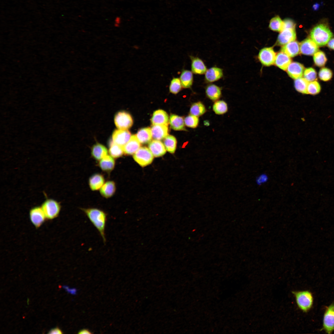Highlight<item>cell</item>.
<instances>
[{
    "label": "cell",
    "mask_w": 334,
    "mask_h": 334,
    "mask_svg": "<svg viewBox=\"0 0 334 334\" xmlns=\"http://www.w3.org/2000/svg\"><path fill=\"white\" fill-rule=\"evenodd\" d=\"M136 135L139 141L142 144L149 143L152 138L151 130L149 127L140 129Z\"/></svg>",
    "instance_id": "f1b7e54d"
},
{
    "label": "cell",
    "mask_w": 334,
    "mask_h": 334,
    "mask_svg": "<svg viewBox=\"0 0 334 334\" xmlns=\"http://www.w3.org/2000/svg\"><path fill=\"white\" fill-rule=\"evenodd\" d=\"M320 90V86L317 81H314L308 83L307 87V94L315 95L318 94Z\"/></svg>",
    "instance_id": "74e56055"
},
{
    "label": "cell",
    "mask_w": 334,
    "mask_h": 334,
    "mask_svg": "<svg viewBox=\"0 0 334 334\" xmlns=\"http://www.w3.org/2000/svg\"><path fill=\"white\" fill-rule=\"evenodd\" d=\"M169 122L171 128L174 130H186L184 120L182 117L172 114L170 117Z\"/></svg>",
    "instance_id": "7402d4cb"
},
{
    "label": "cell",
    "mask_w": 334,
    "mask_h": 334,
    "mask_svg": "<svg viewBox=\"0 0 334 334\" xmlns=\"http://www.w3.org/2000/svg\"><path fill=\"white\" fill-rule=\"evenodd\" d=\"M289 76L293 79H297L303 76L304 67L301 64L296 62H291L287 69Z\"/></svg>",
    "instance_id": "4fadbf2b"
},
{
    "label": "cell",
    "mask_w": 334,
    "mask_h": 334,
    "mask_svg": "<svg viewBox=\"0 0 334 334\" xmlns=\"http://www.w3.org/2000/svg\"><path fill=\"white\" fill-rule=\"evenodd\" d=\"M281 51L290 57H295L300 52V45L297 41H292L283 45Z\"/></svg>",
    "instance_id": "ffe728a7"
},
{
    "label": "cell",
    "mask_w": 334,
    "mask_h": 334,
    "mask_svg": "<svg viewBox=\"0 0 334 334\" xmlns=\"http://www.w3.org/2000/svg\"><path fill=\"white\" fill-rule=\"evenodd\" d=\"M192 72L195 74L202 75L206 72L207 69L203 61L198 57L190 56Z\"/></svg>",
    "instance_id": "ac0fdd59"
},
{
    "label": "cell",
    "mask_w": 334,
    "mask_h": 334,
    "mask_svg": "<svg viewBox=\"0 0 334 334\" xmlns=\"http://www.w3.org/2000/svg\"><path fill=\"white\" fill-rule=\"evenodd\" d=\"M310 36L318 46H323L331 39L332 33L326 25L321 24L316 25L312 29Z\"/></svg>",
    "instance_id": "7a4b0ae2"
},
{
    "label": "cell",
    "mask_w": 334,
    "mask_h": 334,
    "mask_svg": "<svg viewBox=\"0 0 334 334\" xmlns=\"http://www.w3.org/2000/svg\"><path fill=\"white\" fill-rule=\"evenodd\" d=\"M169 116L165 111L159 109L154 111L151 118V122L153 125H165L168 126L169 123Z\"/></svg>",
    "instance_id": "5bb4252c"
},
{
    "label": "cell",
    "mask_w": 334,
    "mask_h": 334,
    "mask_svg": "<svg viewBox=\"0 0 334 334\" xmlns=\"http://www.w3.org/2000/svg\"><path fill=\"white\" fill-rule=\"evenodd\" d=\"M29 216L31 223L36 229L40 228L47 219L41 206H35L31 208Z\"/></svg>",
    "instance_id": "ba28073f"
},
{
    "label": "cell",
    "mask_w": 334,
    "mask_h": 334,
    "mask_svg": "<svg viewBox=\"0 0 334 334\" xmlns=\"http://www.w3.org/2000/svg\"><path fill=\"white\" fill-rule=\"evenodd\" d=\"M300 52L302 54L312 55L318 51V45L312 39L308 38L303 41L300 45Z\"/></svg>",
    "instance_id": "7c38bea8"
},
{
    "label": "cell",
    "mask_w": 334,
    "mask_h": 334,
    "mask_svg": "<svg viewBox=\"0 0 334 334\" xmlns=\"http://www.w3.org/2000/svg\"><path fill=\"white\" fill-rule=\"evenodd\" d=\"M49 334H62V331L58 328H56L51 329L49 332Z\"/></svg>",
    "instance_id": "ee69618b"
},
{
    "label": "cell",
    "mask_w": 334,
    "mask_h": 334,
    "mask_svg": "<svg viewBox=\"0 0 334 334\" xmlns=\"http://www.w3.org/2000/svg\"><path fill=\"white\" fill-rule=\"evenodd\" d=\"M151 130L152 138L155 140H162L168 135V128L167 125H153Z\"/></svg>",
    "instance_id": "e0dca14e"
},
{
    "label": "cell",
    "mask_w": 334,
    "mask_h": 334,
    "mask_svg": "<svg viewBox=\"0 0 334 334\" xmlns=\"http://www.w3.org/2000/svg\"><path fill=\"white\" fill-rule=\"evenodd\" d=\"M116 189V185L113 181H108L105 183L100 189V193L103 197L109 198L114 195Z\"/></svg>",
    "instance_id": "cb8c5ba5"
},
{
    "label": "cell",
    "mask_w": 334,
    "mask_h": 334,
    "mask_svg": "<svg viewBox=\"0 0 334 334\" xmlns=\"http://www.w3.org/2000/svg\"><path fill=\"white\" fill-rule=\"evenodd\" d=\"M319 5L317 3L315 4L313 6V8L314 9V10H317L319 8Z\"/></svg>",
    "instance_id": "7dc6e473"
},
{
    "label": "cell",
    "mask_w": 334,
    "mask_h": 334,
    "mask_svg": "<svg viewBox=\"0 0 334 334\" xmlns=\"http://www.w3.org/2000/svg\"><path fill=\"white\" fill-rule=\"evenodd\" d=\"M123 147L114 143L113 141L110 143L109 153L113 158L121 157L124 153Z\"/></svg>",
    "instance_id": "1f68e13d"
},
{
    "label": "cell",
    "mask_w": 334,
    "mask_h": 334,
    "mask_svg": "<svg viewBox=\"0 0 334 334\" xmlns=\"http://www.w3.org/2000/svg\"><path fill=\"white\" fill-rule=\"evenodd\" d=\"M205 92L208 97L214 101L219 99L221 94V88L212 84H209L207 86Z\"/></svg>",
    "instance_id": "83f0119b"
},
{
    "label": "cell",
    "mask_w": 334,
    "mask_h": 334,
    "mask_svg": "<svg viewBox=\"0 0 334 334\" xmlns=\"http://www.w3.org/2000/svg\"><path fill=\"white\" fill-rule=\"evenodd\" d=\"M294 295L297 304L299 308L304 312L308 311L312 307L314 299L312 293L308 290L294 291Z\"/></svg>",
    "instance_id": "3957f363"
},
{
    "label": "cell",
    "mask_w": 334,
    "mask_h": 334,
    "mask_svg": "<svg viewBox=\"0 0 334 334\" xmlns=\"http://www.w3.org/2000/svg\"><path fill=\"white\" fill-rule=\"evenodd\" d=\"M182 87L180 78L173 77L170 81L169 90L170 92L177 94L181 89Z\"/></svg>",
    "instance_id": "d590c367"
},
{
    "label": "cell",
    "mask_w": 334,
    "mask_h": 334,
    "mask_svg": "<svg viewBox=\"0 0 334 334\" xmlns=\"http://www.w3.org/2000/svg\"><path fill=\"white\" fill-rule=\"evenodd\" d=\"M296 37L295 28H284L278 35L277 43L280 45H284L290 42L295 41Z\"/></svg>",
    "instance_id": "8fae6325"
},
{
    "label": "cell",
    "mask_w": 334,
    "mask_h": 334,
    "mask_svg": "<svg viewBox=\"0 0 334 334\" xmlns=\"http://www.w3.org/2000/svg\"><path fill=\"white\" fill-rule=\"evenodd\" d=\"M148 147L154 156L156 157L162 156L166 152L164 145L159 140L154 139L151 141L149 143Z\"/></svg>",
    "instance_id": "2e32d148"
},
{
    "label": "cell",
    "mask_w": 334,
    "mask_h": 334,
    "mask_svg": "<svg viewBox=\"0 0 334 334\" xmlns=\"http://www.w3.org/2000/svg\"><path fill=\"white\" fill-rule=\"evenodd\" d=\"M309 82L304 78H300L295 79L294 87L297 91L303 94H307V87Z\"/></svg>",
    "instance_id": "836d02e7"
},
{
    "label": "cell",
    "mask_w": 334,
    "mask_h": 334,
    "mask_svg": "<svg viewBox=\"0 0 334 334\" xmlns=\"http://www.w3.org/2000/svg\"><path fill=\"white\" fill-rule=\"evenodd\" d=\"M332 71L327 68H322L320 70L319 73L320 79L325 81L330 80L332 78Z\"/></svg>",
    "instance_id": "60d3db41"
},
{
    "label": "cell",
    "mask_w": 334,
    "mask_h": 334,
    "mask_svg": "<svg viewBox=\"0 0 334 334\" xmlns=\"http://www.w3.org/2000/svg\"><path fill=\"white\" fill-rule=\"evenodd\" d=\"M313 59L315 64L319 67L323 66L327 61L324 53L321 51L317 52L314 54Z\"/></svg>",
    "instance_id": "8d00e7d4"
},
{
    "label": "cell",
    "mask_w": 334,
    "mask_h": 334,
    "mask_svg": "<svg viewBox=\"0 0 334 334\" xmlns=\"http://www.w3.org/2000/svg\"><path fill=\"white\" fill-rule=\"evenodd\" d=\"M131 136L130 132L127 130L116 129L112 134V141L123 147L128 141Z\"/></svg>",
    "instance_id": "30bf717a"
},
{
    "label": "cell",
    "mask_w": 334,
    "mask_h": 334,
    "mask_svg": "<svg viewBox=\"0 0 334 334\" xmlns=\"http://www.w3.org/2000/svg\"><path fill=\"white\" fill-rule=\"evenodd\" d=\"M323 330L328 334H331L334 331V303L327 306L323 318Z\"/></svg>",
    "instance_id": "8992f818"
},
{
    "label": "cell",
    "mask_w": 334,
    "mask_h": 334,
    "mask_svg": "<svg viewBox=\"0 0 334 334\" xmlns=\"http://www.w3.org/2000/svg\"><path fill=\"white\" fill-rule=\"evenodd\" d=\"M184 122L185 125L187 127L195 128L198 125L199 118L191 114L190 115L185 118Z\"/></svg>",
    "instance_id": "f35d334b"
},
{
    "label": "cell",
    "mask_w": 334,
    "mask_h": 334,
    "mask_svg": "<svg viewBox=\"0 0 334 334\" xmlns=\"http://www.w3.org/2000/svg\"><path fill=\"white\" fill-rule=\"evenodd\" d=\"M140 143L136 135H131L128 141L123 147L124 153L128 155L134 154L140 148Z\"/></svg>",
    "instance_id": "9a60e30c"
},
{
    "label": "cell",
    "mask_w": 334,
    "mask_h": 334,
    "mask_svg": "<svg viewBox=\"0 0 334 334\" xmlns=\"http://www.w3.org/2000/svg\"><path fill=\"white\" fill-rule=\"evenodd\" d=\"M213 110L216 114H223L226 113L228 110L227 103L223 101H217L213 105Z\"/></svg>",
    "instance_id": "e575fe53"
},
{
    "label": "cell",
    "mask_w": 334,
    "mask_h": 334,
    "mask_svg": "<svg viewBox=\"0 0 334 334\" xmlns=\"http://www.w3.org/2000/svg\"><path fill=\"white\" fill-rule=\"evenodd\" d=\"M276 54L272 47L264 48L260 51L258 58L263 65L270 66L275 62Z\"/></svg>",
    "instance_id": "9c48e42d"
},
{
    "label": "cell",
    "mask_w": 334,
    "mask_h": 334,
    "mask_svg": "<svg viewBox=\"0 0 334 334\" xmlns=\"http://www.w3.org/2000/svg\"><path fill=\"white\" fill-rule=\"evenodd\" d=\"M304 78L308 82L315 81L317 77V73L315 70L312 68L306 69L303 73Z\"/></svg>",
    "instance_id": "ab89813d"
},
{
    "label": "cell",
    "mask_w": 334,
    "mask_h": 334,
    "mask_svg": "<svg viewBox=\"0 0 334 334\" xmlns=\"http://www.w3.org/2000/svg\"><path fill=\"white\" fill-rule=\"evenodd\" d=\"M91 222L96 228L104 243L106 242L105 229L107 214L103 211L96 208H81Z\"/></svg>",
    "instance_id": "6da1fadb"
},
{
    "label": "cell",
    "mask_w": 334,
    "mask_h": 334,
    "mask_svg": "<svg viewBox=\"0 0 334 334\" xmlns=\"http://www.w3.org/2000/svg\"><path fill=\"white\" fill-rule=\"evenodd\" d=\"M268 179V175L265 173H263L256 177L255 180V182L258 185L261 186L266 183Z\"/></svg>",
    "instance_id": "b9f144b4"
},
{
    "label": "cell",
    "mask_w": 334,
    "mask_h": 334,
    "mask_svg": "<svg viewBox=\"0 0 334 334\" xmlns=\"http://www.w3.org/2000/svg\"><path fill=\"white\" fill-rule=\"evenodd\" d=\"M99 161V166L104 171L109 172L114 168L115 162L113 158L111 156L107 155Z\"/></svg>",
    "instance_id": "4316f807"
},
{
    "label": "cell",
    "mask_w": 334,
    "mask_h": 334,
    "mask_svg": "<svg viewBox=\"0 0 334 334\" xmlns=\"http://www.w3.org/2000/svg\"><path fill=\"white\" fill-rule=\"evenodd\" d=\"M79 334H91L92 333L90 332L87 329H83L80 331L79 332Z\"/></svg>",
    "instance_id": "bcb514c9"
},
{
    "label": "cell",
    "mask_w": 334,
    "mask_h": 334,
    "mask_svg": "<svg viewBox=\"0 0 334 334\" xmlns=\"http://www.w3.org/2000/svg\"><path fill=\"white\" fill-rule=\"evenodd\" d=\"M283 22V29L285 28H295V24L292 20L287 19L284 20Z\"/></svg>",
    "instance_id": "7bdbcfd3"
},
{
    "label": "cell",
    "mask_w": 334,
    "mask_h": 334,
    "mask_svg": "<svg viewBox=\"0 0 334 334\" xmlns=\"http://www.w3.org/2000/svg\"><path fill=\"white\" fill-rule=\"evenodd\" d=\"M204 105L201 102H198L193 103L190 109L191 114L199 117L202 115L206 112Z\"/></svg>",
    "instance_id": "4dcf8cb0"
},
{
    "label": "cell",
    "mask_w": 334,
    "mask_h": 334,
    "mask_svg": "<svg viewBox=\"0 0 334 334\" xmlns=\"http://www.w3.org/2000/svg\"><path fill=\"white\" fill-rule=\"evenodd\" d=\"M114 122L116 127L120 129L127 130L132 126L133 123L131 115L125 111L117 113L115 116Z\"/></svg>",
    "instance_id": "52a82bcc"
},
{
    "label": "cell",
    "mask_w": 334,
    "mask_h": 334,
    "mask_svg": "<svg viewBox=\"0 0 334 334\" xmlns=\"http://www.w3.org/2000/svg\"><path fill=\"white\" fill-rule=\"evenodd\" d=\"M105 179L104 176L100 173H96L92 175L89 178V184L90 189L93 191L100 189L104 184Z\"/></svg>",
    "instance_id": "603a6c76"
},
{
    "label": "cell",
    "mask_w": 334,
    "mask_h": 334,
    "mask_svg": "<svg viewBox=\"0 0 334 334\" xmlns=\"http://www.w3.org/2000/svg\"><path fill=\"white\" fill-rule=\"evenodd\" d=\"M269 27L272 31L280 32L283 29V21L279 16H276L271 19Z\"/></svg>",
    "instance_id": "d6a6232c"
},
{
    "label": "cell",
    "mask_w": 334,
    "mask_h": 334,
    "mask_svg": "<svg viewBox=\"0 0 334 334\" xmlns=\"http://www.w3.org/2000/svg\"><path fill=\"white\" fill-rule=\"evenodd\" d=\"M180 79L183 88H190L193 81L192 72L187 70L183 69L180 75Z\"/></svg>",
    "instance_id": "d4e9b609"
},
{
    "label": "cell",
    "mask_w": 334,
    "mask_h": 334,
    "mask_svg": "<svg viewBox=\"0 0 334 334\" xmlns=\"http://www.w3.org/2000/svg\"><path fill=\"white\" fill-rule=\"evenodd\" d=\"M41 207L47 219L52 220L59 216L61 210L60 203L52 199H46L42 204Z\"/></svg>",
    "instance_id": "277c9868"
},
{
    "label": "cell",
    "mask_w": 334,
    "mask_h": 334,
    "mask_svg": "<svg viewBox=\"0 0 334 334\" xmlns=\"http://www.w3.org/2000/svg\"><path fill=\"white\" fill-rule=\"evenodd\" d=\"M291 62L290 57L281 52L276 55L275 63L278 67L283 70H286Z\"/></svg>",
    "instance_id": "44dd1931"
},
{
    "label": "cell",
    "mask_w": 334,
    "mask_h": 334,
    "mask_svg": "<svg viewBox=\"0 0 334 334\" xmlns=\"http://www.w3.org/2000/svg\"><path fill=\"white\" fill-rule=\"evenodd\" d=\"M108 151L106 148L100 143L94 145L92 147L91 154L96 160L100 161L107 155Z\"/></svg>",
    "instance_id": "484cf974"
},
{
    "label": "cell",
    "mask_w": 334,
    "mask_h": 334,
    "mask_svg": "<svg viewBox=\"0 0 334 334\" xmlns=\"http://www.w3.org/2000/svg\"><path fill=\"white\" fill-rule=\"evenodd\" d=\"M223 76L222 69L221 68L213 67L207 70L205 75L206 81L213 82L221 79Z\"/></svg>",
    "instance_id": "d6986e66"
},
{
    "label": "cell",
    "mask_w": 334,
    "mask_h": 334,
    "mask_svg": "<svg viewBox=\"0 0 334 334\" xmlns=\"http://www.w3.org/2000/svg\"><path fill=\"white\" fill-rule=\"evenodd\" d=\"M328 45L329 48L334 50V38L330 40L328 43Z\"/></svg>",
    "instance_id": "f6af8a7d"
},
{
    "label": "cell",
    "mask_w": 334,
    "mask_h": 334,
    "mask_svg": "<svg viewBox=\"0 0 334 334\" xmlns=\"http://www.w3.org/2000/svg\"><path fill=\"white\" fill-rule=\"evenodd\" d=\"M133 158L140 166L144 167L150 164L153 161L154 156L149 148L140 147L134 154Z\"/></svg>",
    "instance_id": "5b68a950"
},
{
    "label": "cell",
    "mask_w": 334,
    "mask_h": 334,
    "mask_svg": "<svg viewBox=\"0 0 334 334\" xmlns=\"http://www.w3.org/2000/svg\"><path fill=\"white\" fill-rule=\"evenodd\" d=\"M164 142L166 150L170 153H174L177 145L175 138L172 135H168L164 138Z\"/></svg>",
    "instance_id": "f546056e"
}]
</instances>
